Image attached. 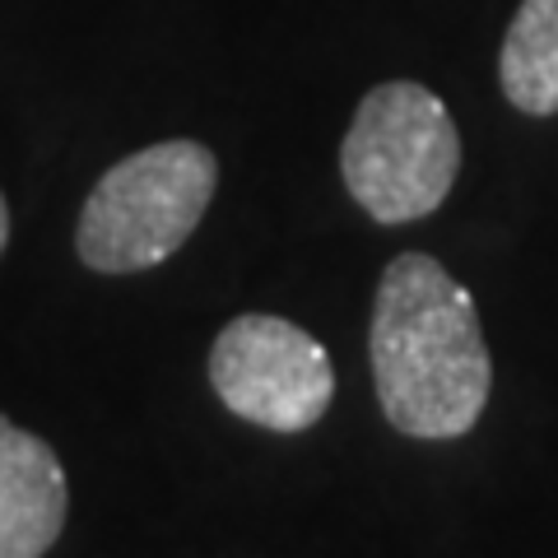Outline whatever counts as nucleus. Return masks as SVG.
Segmentation results:
<instances>
[{
    "label": "nucleus",
    "instance_id": "6",
    "mask_svg": "<svg viewBox=\"0 0 558 558\" xmlns=\"http://www.w3.org/2000/svg\"><path fill=\"white\" fill-rule=\"evenodd\" d=\"M498 80L517 112H558V0H521L502 38Z\"/></svg>",
    "mask_w": 558,
    "mask_h": 558
},
{
    "label": "nucleus",
    "instance_id": "1",
    "mask_svg": "<svg viewBox=\"0 0 558 558\" xmlns=\"http://www.w3.org/2000/svg\"><path fill=\"white\" fill-rule=\"evenodd\" d=\"M368 354L381 414L405 438H461L494 387L475 299L424 252L396 256L377 284Z\"/></svg>",
    "mask_w": 558,
    "mask_h": 558
},
{
    "label": "nucleus",
    "instance_id": "2",
    "mask_svg": "<svg viewBox=\"0 0 558 558\" xmlns=\"http://www.w3.org/2000/svg\"><path fill=\"white\" fill-rule=\"evenodd\" d=\"M219 186V159L201 140H163L98 178L80 209L75 252L89 270L135 275L196 233Z\"/></svg>",
    "mask_w": 558,
    "mask_h": 558
},
{
    "label": "nucleus",
    "instance_id": "3",
    "mask_svg": "<svg viewBox=\"0 0 558 558\" xmlns=\"http://www.w3.org/2000/svg\"><path fill=\"white\" fill-rule=\"evenodd\" d=\"M340 172L377 223L433 215L461 172V135L447 102L414 80L368 89L340 145Z\"/></svg>",
    "mask_w": 558,
    "mask_h": 558
},
{
    "label": "nucleus",
    "instance_id": "7",
    "mask_svg": "<svg viewBox=\"0 0 558 558\" xmlns=\"http://www.w3.org/2000/svg\"><path fill=\"white\" fill-rule=\"evenodd\" d=\"M10 242V209H5V196H0V252H5Z\"/></svg>",
    "mask_w": 558,
    "mask_h": 558
},
{
    "label": "nucleus",
    "instance_id": "4",
    "mask_svg": "<svg viewBox=\"0 0 558 558\" xmlns=\"http://www.w3.org/2000/svg\"><path fill=\"white\" fill-rule=\"evenodd\" d=\"M209 387L238 418L270 433H303L330 410L336 373L317 336L270 312H247L209 349Z\"/></svg>",
    "mask_w": 558,
    "mask_h": 558
},
{
    "label": "nucleus",
    "instance_id": "5",
    "mask_svg": "<svg viewBox=\"0 0 558 558\" xmlns=\"http://www.w3.org/2000/svg\"><path fill=\"white\" fill-rule=\"evenodd\" d=\"M70 484L38 433L0 414V558H43L65 531Z\"/></svg>",
    "mask_w": 558,
    "mask_h": 558
}]
</instances>
